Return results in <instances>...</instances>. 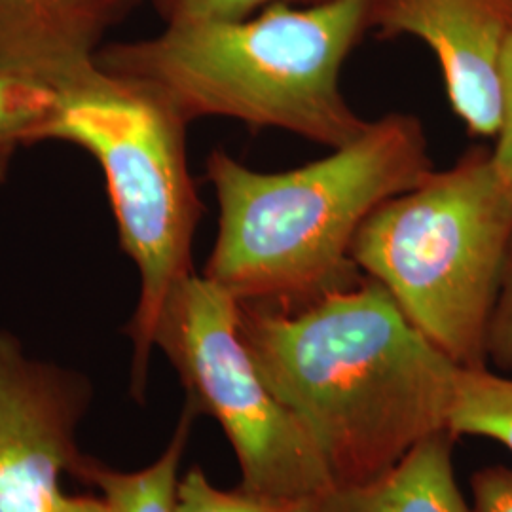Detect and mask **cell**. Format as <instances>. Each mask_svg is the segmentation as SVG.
I'll return each mask as SVG.
<instances>
[{
	"label": "cell",
	"instance_id": "obj_12",
	"mask_svg": "<svg viewBox=\"0 0 512 512\" xmlns=\"http://www.w3.org/2000/svg\"><path fill=\"white\" fill-rule=\"evenodd\" d=\"M448 431L456 439L495 440L512 452V376L488 366H458Z\"/></svg>",
	"mask_w": 512,
	"mask_h": 512
},
{
	"label": "cell",
	"instance_id": "obj_3",
	"mask_svg": "<svg viewBox=\"0 0 512 512\" xmlns=\"http://www.w3.org/2000/svg\"><path fill=\"white\" fill-rule=\"evenodd\" d=\"M366 31V0L275 2L249 18L105 44L97 67L160 93L188 124L228 118L340 148L370 124L342 92L344 63Z\"/></svg>",
	"mask_w": 512,
	"mask_h": 512
},
{
	"label": "cell",
	"instance_id": "obj_9",
	"mask_svg": "<svg viewBox=\"0 0 512 512\" xmlns=\"http://www.w3.org/2000/svg\"><path fill=\"white\" fill-rule=\"evenodd\" d=\"M137 0H0V74L67 92L93 73Z\"/></svg>",
	"mask_w": 512,
	"mask_h": 512
},
{
	"label": "cell",
	"instance_id": "obj_15",
	"mask_svg": "<svg viewBox=\"0 0 512 512\" xmlns=\"http://www.w3.org/2000/svg\"><path fill=\"white\" fill-rule=\"evenodd\" d=\"M152 2L165 25L234 21V19L249 18L275 2L302 4V0H152Z\"/></svg>",
	"mask_w": 512,
	"mask_h": 512
},
{
	"label": "cell",
	"instance_id": "obj_14",
	"mask_svg": "<svg viewBox=\"0 0 512 512\" xmlns=\"http://www.w3.org/2000/svg\"><path fill=\"white\" fill-rule=\"evenodd\" d=\"M310 501H287L245 490H220L196 465L179 478L173 512H306Z\"/></svg>",
	"mask_w": 512,
	"mask_h": 512
},
{
	"label": "cell",
	"instance_id": "obj_1",
	"mask_svg": "<svg viewBox=\"0 0 512 512\" xmlns=\"http://www.w3.org/2000/svg\"><path fill=\"white\" fill-rule=\"evenodd\" d=\"M239 332L334 486L368 482L448 431L458 365L366 275L293 310L239 302Z\"/></svg>",
	"mask_w": 512,
	"mask_h": 512
},
{
	"label": "cell",
	"instance_id": "obj_6",
	"mask_svg": "<svg viewBox=\"0 0 512 512\" xmlns=\"http://www.w3.org/2000/svg\"><path fill=\"white\" fill-rule=\"evenodd\" d=\"M154 348L177 370L186 403L219 421L238 459L241 490L311 501L334 486L308 431L262 380L232 294L205 275H188L165 302Z\"/></svg>",
	"mask_w": 512,
	"mask_h": 512
},
{
	"label": "cell",
	"instance_id": "obj_5",
	"mask_svg": "<svg viewBox=\"0 0 512 512\" xmlns=\"http://www.w3.org/2000/svg\"><path fill=\"white\" fill-rule=\"evenodd\" d=\"M188 126L160 93L97 69L57 93L54 116L37 135V145L63 141L86 150L103 171L120 247L139 272V300L126 327L135 399L147 389L165 302L194 274L203 203L188 164Z\"/></svg>",
	"mask_w": 512,
	"mask_h": 512
},
{
	"label": "cell",
	"instance_id": "obj_7",
	"mask_svg": "<svg viewBox=\"0 0 512 512\" xmlns=\"http://www.w3.org/2000/svg\"><path fill=\"white\" fill-rule=\"evenodd\" d=\"M92 401L82 374L31 357L0 330V512H110L103 497L63 490L88 459L78 427Z\"/></svg>",
	"mask_w": 512,
	"mask_h": 512
},
{
	"label": "cell",
	"instance_id": "obj_17",
	"mask_svg": "<svg viewBox=\"0 0 512 512\" xmlns=\"http://www.w3.org/2000/svg\"><path fill=\"white\" fill-rule=\"evenodd\" d=\"M501 107H499V126L495 133V145L492 147L495 169L503 183L512 192V38L505 48L501 61Z\"/></svg>",
	"mask_w": 512,
	"mask_h": 512
},
{
	"label": "cell",
	"instance_id": "obj_18",
	"mask_svg": "<svg viewBox=\"0 0 512 512\" xmlns=\"http://www.w3.org/2000/svg\"><path fill=\"white\" fill-rule=\"evenodd\" d=\"M473 511L512 512V467L490 465L471 476Z\"/></svg>",
	"mask_w": 512,
	"mask_h": 512
},
{
	"label": "cell",
	"instance_id": "obj_16",
	"mask_svg": "<svg viewBox=\"0 0 512 512\" xmlns=\"http://www.w3.org/2000/svg\"><path fill=\"white\" fill-rule=\"evenodd\" d=\"M486 365L512 376V241L486 334Z\"/></svg>",
	"mask_w": 512,
	"mask_h": 512
},
{
	"label": "cell",
	"instance_id": "obj_2",
	"mask_svg": "<svg viewBox=\"0 0 512 512\" xmlns=\"http://www.w3.org/2000/svg\"><path fill=\"white\" fill-rule=\"evenodd\" d=\"M433 169L427 131L410 112L370 120L355 141L289 171H258L217 148L205 173L219 232L202 275L238 302L285 310L351 285L365 220Z\"/></svg>",
	"mask_w": 512,
	"mask_h": 512
},
{
	"label": "cell",
	"instance_id": "obj_11",
	"mask_svg": "<svg viewBox=\"0 0 512 512\" xmlns=\"http://www.w3.org/2000/svg\"><path fill=\"white\" fill-rule=\"evenodd\" d=\"M198 412L184 404L181 420L162 456L141 471L124 473L88 459L82 482L101 492L110 512H173L179 471Z\"/></svg>",
	"mask_w": 512,
	"mask_h": 512
},
{
	"label": "cell",
	"instance_id": "obj_19",
	"mask_svg": "<svg viewBox=\"0 0 512 512\" xmlns=\"http://www.w3.org/2000/svg\"><path fill=\"white\" fill-rule=\"evenodd\" d=\"M317 2H325V0H302V4H317Z\"/></svg>",
	"mask_w": 512,
	"mask_h": 512
},
{
	"label": "cell",
	"instance_id": "obj_10",
	"mask_svg": "<svg viewBox=\"0 0 512 512\" xmlns=\"http://www.w3.org/2000/svg\"><path fill=\"white\" fill-rule=\"evenodd\" d=\"M454 442L450 431L435 433L382 475L313 497L306 512H475L459 490Z\"/></svg>",
	"mask_w": 512,
	"mask_h": 512
},
{
	"label": "cell",
	"instance_id": "obj_13",
	"mask_svg": "<svg viewBox=\"0 0 512 512\" xmlns=\"http://www.w3.org/2000/svg\"><path fill=\"white\" fill-rule=\"evenodd\" d=\"M57 109V93L0 74V183L21 147L37 145V135Z\"/></svg>",
	"mask_w": 512,
	"mask_h": 512
},
{
	"label": "cell",
	"instance_id": "obj_4",
	"mask_svg": "<svg viewBox=\"0 0 512 512\" xmlns=\"http://www.w3.org/2000/svg\"><path fill=\"white\" fill-rule=\"evenodd\" d=\"M511 241L512 192L492 148L476 145L382 203L355 236L351 258L448 359L482 368Z\"/></svg>",
	"mask_w": 512,
	"mask_h": 512
},
{
	"label": "cell",
	"instance_id": "obj_8",
	"mask_svg": "<svg viewBox=\"0 0 512 512\" xmlns=\"http://www.w3.org/2000/svg\"><path fill=\"white\" fill-rule=\"evenodd\" d=\"M366 29L378 38L421 40L467 133L494 139L512 0H366Z\"/></svg>",
	"mask_w": 512,
	"mask_h": 512
}]
</instances>
